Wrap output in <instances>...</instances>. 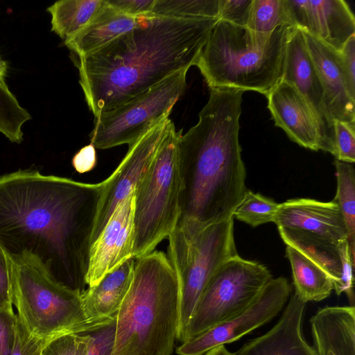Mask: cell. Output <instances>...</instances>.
I'll return each instance as SVG.
<instances>
[{"label":"cell","instance_id":"cell-1","mask_svg":"<svg viewBox=\"0 0 355 355\" xmlns=\"http://www.w3.org/2000/svg\"><path fill=\"white\" fill-rule=\"evenodd\" d=\"M101 184L42 174L0 175V245L34 259L56 283L83 293Z\"/></svg>","mask_w":355,"mask_h":355},{"label":"cell","instance_id":"cell-2","mask_svg":"<svg viewBox=\"0 0 355 355\" xmlns=\"http://www.w3.org/2000/svg\"><path fill=\"white\" fill-rule=\"evenodd\" d=\"M218 20L148 17L97 51L72 56L94 118L196 65Z\"/></svg>","mask_w":355,"mask_h":355},{"label":"cell","instance_id":"cell-3","mask_svg":"<svg viewBox=\"0 0 355 355\" xmlns=\"http://www.w3.org/2000/svg\"><path fill=\"white\" fill-rule=\"evenodd\" d=\"M244 91L211 88L198 123L178 142L181 218L204 225L233 217L248 190L239 140Z\"/></svg>","mask_w":355,"mask_h":355},{"label":"cell","instance_id":"cell-4","mask_svg":"<svg viewBox=\"0 0 355 355\" xmlns=\"http://www.w3.org/2000/svg\"><path fill=\"white\" fill-rule=\"evenodd\" d=\"M180 317L179 285L166 254L135 258L133 278L116 314L111 355H171Z\"/></svg>","mask_w":355,"mask_h":355},{"label":"cell","instance_id":"cell-5","mask_svg":"<svg viewBox=\"0 0 355 355\" xmlns=\"http://www.w3.org/2000/svg\"><path fill=\"white\" fill-rule=\"evenodd\" d=\"M291 26L261 33L218 19L196 66L210 89L235 88L266 96L282 79Z\"/></svg>","mask_w":355,"mask_h":355},{"label":"cell","instance_id":"cell-6","mask_svg":"<svg viewBox=\"0 0 355 355\" xmlns=\"http://www.w3.org/2000/svg\"><path fill=\"white\" fill-rule=\"evenodd\" d=\"M182 130L171 121L150 166L134 193L135 258L155 250L167 239L182 216V178L178 142Z\"/></svg>","mask_w":355,"mask_h":355},{"label":"cell","instance_id":"cell-7","mask_svg":"<svg viewBox=\"0 0 355 355\" xmlns=\"http://www.w3.org/2000/svg\"><path fill=\"white\" fill-rule=\"evenodd\" d=\"M167 239V256L179 285L177 339L180 341L213 274L225 261L238 254L234 242V217L209 225L191 218H182Z\"/></svg>","mask_w":355,"mask_h":355},{"label":"cell","instance_id":"cell-8","mask_svg":"<svg viewBox=\"0 0 355 355\" xmlns=\"http://www.w3.org/2000/svg\"><path fill=\"white\" fill-rule=\"evenodd\" d=\"M11 259L12 304L18 319L31 334L50 340L96 328L87 318L82 293L54 282L30 257Z\"/></svg>","mask_w":355,"mask_h":355},{"label":"cell","instance_id":"cell-9","mask_svg":"<svg viewBox=\"0 0 355 355\" xmlns=\"http://www.w3.org/2000/svg\"><path fill=\"white\" fill-rule=\"evenodd\" d=\"M271 279L266 266L239 254L225 261L205 287L180 341L193 338L245 310Z\"/></svg>","mask_w":355,"mask_h":355},{"label":"cell","instance_id":"cell-10","mask_svg":"<svg viewBox=\"0 0 355 355\" xmlns=\"http://www.w3.org/2000/svg\"><path fill=\"white\" fill-rule=\"evenodd\" d=\"M187 69L177 71L134 98L94 118L90 141L107 149L134 143L162 121L184 93Z\"/></svg>","mask_w":355,"mask_h":355},{"label":"cell","instance_id":"cell-11","mask_svg":"<svg viewBox=\"0 0 355 355\" xmlns=\"http://www.w3.org/2000/svg\"><path fill=\"white\" fill-rule=\"evenodd\" d=\"M291 291V286L286 278H272L248 308L182 342L176 353L178 355H203L217 346L239 339L275 318L284 307Z\"/></svg>","mask_w":355,"mask_h":355},{"label":"cell","instance_id":"cell-12","mask_svg":"<svg viewBox=\"0 0 355 355\" xmlns=\"http://www.w3.org/2000/svg\"><path fill=\"white\" fill-rule=\"evenodd\" d=\"M171 121L169 118L162 121L129 145L126 155L118 166L108 178L100 182L92 244L116 206L133 192L137 183L152 162Z\"/></svg>","mask_w":355,"mask_h":355},{"label":"cell","instance_id":"cell-13","mask_svg":"<svg viewBox=\"0 0 355 355\" xmlns=\"http://www.w3.org/2000/svg\"><path fill=\"white\" fill-rule=\"evenodd\" d=\"M282 80L293 85L307 101L320 128L322 150L336 156L334 120L325 105L322 84L303 31L296 26H291L288 34Z\"/></svg>","mask_w":355,"mask_h":355},{"label":"cell","instance_id":"cell-14","mask_svg":"<svg viewBox=\"0 0 355 355\" xmlns=\"http://www.w3.org/2000/svg\"><path fill=\"white\" fill-rule=\"evenodd\" d=\"M133 216L132 192L116 206L90 247L85 277L88 287L95 286L107 273L135 258Z\"/></svg>","mask_w":355,"mask_h":355},{"label":"cell","instance_id":"cell-15","mask_svg":"<svg viewBox=\"0 0 355 355\" xmlns=\"http://www.w3.org/2000/svg\"><path fill=\"white\" fill-rule=\"evenodd\" d=\"M293 26L339 52L355 35L354 16L343 0H284Z\"/></svg>","mask_w":355,"mask_h":355},{"label":"cell","instance_id":"cell-16","mask_svg":"<svg viewBox=\"0 0 355 355\" xmlns=\"http://www.w3.org/2000/svg\"><path fill=\"white\" fill-rule=\"evenodd\" d=\"M274 223L332 243L348 240L346 224L334 200L297 198L280 203Z\"/></svg>","mask_w":355,"mask_h":355},{"label":"cell","instance_id":"cell-17","mask_svg":"<svg viewBox=\"0 0 355 355\" xmlns=\"http://www.w3.org/2000/svg\"><path fill=\"white\" fill-rule=\"evenodd\" d=\"M275 125L293 141L311 149H323L320 128L307 101L291 84L281 80L266 96Z\"/></svg>","mask_w":355,"mask_h":355},{"label":"cell","instance_id":"cell-18","mask_svg":"<svg viewBox=\"0 0 355 355\" xmlns=\"http://www.w3.org/2000/svg\"><path fill=\"white\" fill-rule=\"evenodd\" d=\"M277 228L286 245L300 252L330 277L337 295L344 293L350 301L354 302L353 269L355 262L351 257L348 240L338 245L292 229Z\"/></svg>","mask_w":355,"mask_h":355},{"label":"cell","instance_id":"cell-19","mask_svg":"<svg viewBox=\"0 0 355 355\" xmlns=\"http://www.w3.org/2000/svg\"><path fill=\"white\" fill-rule=\"evenodd\" d=\"M306 302L294 292L277 323L265 334L245 343L234 355H316L302 338Z\"/></svg>","mask_w":355,"mask_h":355},{"label":"cell","instance_id":"cell-20","mask_svg":"<svg viewBox=\"0 0 355 355\" xmlns=\"http://www.w3.org/2000/svg\"><path fill=\"white\" fill-rule=\"evenodd\" d=\"M303 33L331 117L333 120L355 123V100L349 93L338 52L307 32Z\"/></svg>","mask_w":355,"mask_h":355},{"label":"cell","instance_id":"cell-21","mask_svg":"<svg viewBox=\"0 0 355 355\" xmlns=\"http://www.w3.org/2000/svg\"><path fill=\"white\" fill-rule=\"evenodd\" d=\"M316 355H355V308L327 306L310 320Z\"/></svg>","mask_w":355,"mask_h":355},{"label":"cell","instance_id":"cell-22","mask_svg":"<svg viewBox=\"0 0 355 355\" xmlns=\"http://www.w3.org/2000/svg\"><path fill=\"white\" fill-rule=\"evenodd\" d=\"M135 263V258L125 261L82 294L87 318L94 327L116 316L130 286Z\"/></svg>","mask_w":355,"mask_h":355},{"label":"cell","instance_id":"cell-23","mask_svg":"<svg viewBox=\"0 0 355 355\" xmlns=\"http://www.w3.org/2000/svg\"><path fill=\"white\" fill-rule=\"evenodd\" d=\"M147 17L128 16L103 0L91 21L75 36L64 42V44L71 51L72 56L83 57L103 48Z\"/></svg>","mask_w":355,"mask_h":355},{"label":"cell","instance_id":"cell-24","mask_svg":"<svg viewBox=\"0 0 355 355\" xmlns=\"http://www.w3.org/2000/svg\"><path fill=\"white\" fill-rule=\"evenodd\" d=\"M286 255L291 266L295 292L300 297L306 302H320L330 295L333 282L320 266L288 245Z\"/></svg>","mask_w":355,"mask_h":355},{"label":"cell","instance_id":"cell-25","mask_svg":"<svg viewBox=\"0 0 355 355\" xmlns=\"http://www.w3.org/2000/svg\"><path fill=\"white\" fill-rule=\"evenodd\" d=\"M103 0H60L49 6L51 31L64 42L82 31L100 9Z\"/></svg>","mask_w":355,"mask_h":355},{"label":"cell","instance_id":"cell-26","mask_svg":"<svg viewBox=\"0 0 355 355\" xmlns=\"http://www.w3.org/2000/svg\"><path fill=\"white\" fill-rule=\"evenodd\" d=\"M337 189L334 199L344 218L349 251L355 262V171L352 164L334 160Z\"/></svg>","mask_w":355,"mask_h":355},{"label":"cell","instance_id":"cell-27","mask_svg":"<svg viewBox=\"0 0 355 355\" xmlns=\"http://www.w3.org/2000/svg\"><path fill=\"white\" fill-rule=\"evenodd\" d=\"M218 12L219 0H155L150 16L177 19L218 18Z\"/></svg>","mask_w":355,"mask_h":355},{"label":"cell","instance_id":"cell-28","mask_svg":"<svg viewBox=\"0 0 355 355\" xmlns=\"http://www.w3.org/2000/svg\"><path fill=\"white\" fill-rule=\"evenodd\" d=\"M293 26L284 0H252L246 27L261 33H270L279 27Z\"/></svg>","mask_w":355,"mask_h":355},{"label":"cell","instance_id":"cell-29","mask_svg":"<svg viewBox=\"0 0 355 355\" xmlns=\"http://www.w3.org/2000/svg\"><path fill=\"white\" fill-rule=\"evenodd\" d=\"M31 118L8 87L0 85V132L11 142L21 144L22 127Z\"/></svg>","mask_w":355,"mask_h":355},{"label":"cell","instance_id":"cell-30","mask_svg":"<svg viewBox=\"0 0 355 355\" xmlns=\"http://www.w3.org/2000/svg\"><path fill=\"white\" fill-rule=\"evenodd\" d=\"M279 205L280 203L247 190L241 202L235 209L233 217L255 227L274 222Z\"/></svg>","mask_w":355,"mask_h":355},{"label":"cell","instance_id":"cell-31","mask_svg":"<svg viewBox=\"0 0 355 355\" xmlns=\"http://www.w3.org/2000/svg\"><path fill=\"white\" fill-rule=\"evenodd\" d=\"M87 347L85 332L64 334L49 340L42 355H86Z\"/></svg>","mask_w":355,"mask_h":355},{"label":"cell","instance_id":"cell-32","mask_svg":"<svg viewBox=\"0 0 355 355\" xmlns=\"http://www.w3.org/2000/svg\"><path fill=\"white\" fill-rule=\"evenodd\" d=\"M336 159L353 164L355 161V123L334 120Z\"/></svg>","mask_w":355,"mask_h":355},{"label":"cell","instance_id":"cell-33","mask_svg":"<svg viewBox=\"0 0 355 355\" xmlns=\"http://www.w3.org/2000/svg\"><path fill=\"white\" fill-rule=\"evenodd\" d=\"M116 316L87 332L88 347L86 355H111L114 341Z\"/></svg>","mask_w":355,"mask_h":355},{"label":"cell","instance_id":"cell-34","mask_svg":"<svg viewBox=\"0 0 355 355\" xmlns=\"http://www.w3.org/2000/svg\"><path fill=\"white\" fill-rule=\"evenodd\" d=\"M18 318L13 308H0V355H11L17 334Z\"/></svg>","mask_w":355,"mask_h":355},{"label":"cell","instance_id":"cell-35","mask_svg":"<svg viewBox=\"0 0 355 355\" xmlns=\"http://www.w3.org/2000/svg\"><path fill=\"white\" fill-rule=\"evenodd\" d=\"M252 0H219L218 19L246 26Z\"/></svg>","mask_w":355,"mask_h":355},{"label":"cell","instance_id":"cell-36","mask_svg":"<svg viewBox=\"0 0 355 355\" xmlns=\"http://www.w3.org/2000/svg\"><path fill=\"white\" fill-rule=\"evenodd\" d=\"M12 263L0 245V308H12Z\"/></svg>","mask_w":355,"mask_h":355},{"label":"cell","instance_id":"cell-37","mask_svg":"<svg viewBox=\"0 0 355 355\" xmlns=\"http://www.w3.org/2000/svg\"><path fill=\"white\" fill-rule=\"evenodd\" d=\"M48 340L31 334L18 319L17 338L11 355H42Z\"/></svg>","mask_w":355,"mask_h":355},{"label":"cell","instance_id":"cell-38","mask_svg":"<svg viewBox=\"0 0 355 355\" xmlns=\"http://www.w3.org/2000/svg\"><path fill=\"white\" fill-rule=\"evenodd\" d=\"M338 53L349 93L355 100V35L348 39Z\"/></svg>","mask_w":355,"mask_h":355},{"label":"cell","instance_id":"cell-39","mask_svg":"<svg viewBox=\"0 0 355 355\" xmlns=\"http://www.w3.org/2000/svg\"><path fill=\"white\" fill-rule=\"evenodd\" d=\"M107 3L128 16L141 18L150 17L155 0H106Z\"/></svg>","mask_w":355,"mask_h":355},{"label":"cell","instance_id":"cell-40","mask_svg":"<svg viewBox=\"0 0 355 355\" xmlns=\"http://www.w3.org/2000/svg\"><path fill=\"white\" fill-rule=\"evenodd\" d=\"M96 164V148L92 144L83 147L72 158V165L75 170L80 173L92 171Z\"/></svg>","mask_w":355,"mask_h":355},{"label":"cell","instance_id":"cell-41","mask_svg":"<svg viewBox=\"0 0 355 355\" xmlns=\"http://www.w3.org/2000/svg\"><path fill=\"white\" fill-rule=\"evenodd\" d=\"M8 73L7 62L1 59L0 57V85L4 87H8L6 82V78Z\"/></svg>","mask_w":355,"mask_h":355},{"label":"cell","instance_id":"cell-42","mask_svg":"<svg viewBox=\"0 0 355 355\" xmlns=\"http://www.w3.org/2000/svg\"><path fill=\"white\" fill-rule=\"evenodd\" d=\"M203 355H234L233 353L229 352L225 345H219L217 346L208 352H207Z\"/></svg>","mask_w":355,"mask_h":355}]
</instances>
